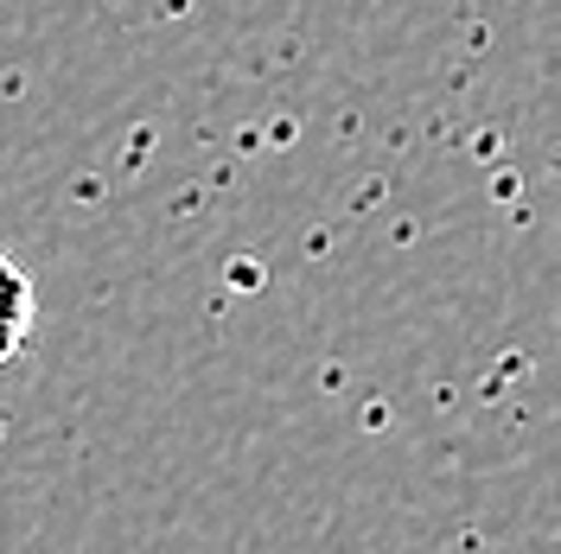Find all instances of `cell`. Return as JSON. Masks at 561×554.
Wrapping results in <instances>:
<instances>
[{
	"label": "cell",
	"mask_w": 561,
	"mask_h": 554,
	"mask_svg": "<svg viewBox=\"0 0 561 554\" xmlns=\"http://www.w3.org/2000/svg\"><path fill=\"white\" fill-rule=\"evenodd\" d=\"M33 319H38L33 280H26V268L0 249V370L26 350V338H33Z\"/></svg>",
	"instance_id": "cell-1"
}]
</instances>
